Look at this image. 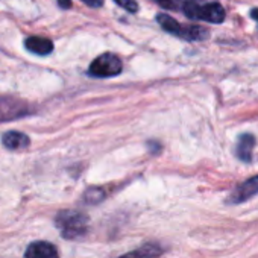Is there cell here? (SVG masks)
Instances as JSON below:
<instances>
[{"label": "cell", "mask_w": 258, "mask_h": 258, "mask_svg": "<svg viewBox=\"0 0 258 258\" xmlns=\"http://www.w3.org/2000/svg\"><path fill=\"white\" fill-rule=\"evenodd\" d=\"M55 223L62 237L70 240L85 235L88 229V217L79 211H62L56 216Z\"/></svg>", "instance_id": "6da1fadb"}, {"label": "cell", "mask_w": 258, "mask_h": 258, "mask_svg": "<svg viewBox=\"0 0 258 258\" xmlns=\"http://www.w3.org/2000/svg\"><path fill=\"white\" fill-rule=\"evenodd\" d=\"M184 13L188 19L205 20L210 23H222L226 17L225 8L220 4L211 2L207 5H199L196 0H187L182 5Z\"/></svg>", "instance_id": "7a4b0ae2"}, {"label": "cell", "mask_w": 258, "mask_h": 258, "mask_svg": "<svg viewBox=\"0 0 258 258\" xmlns=\"http://www.w3.org/2000/svg\"><path fill=\"white\" fill-rule=\"evenodd\" d=\"M157 22L160 23V26L164 31H167L169 34H173L179 38L199 41V40H205L208 37V31L205 28L198 26V25H181L167 14H158Z\"/></svg>", "instance_id": "3957f363"}, {"label": "cell", "mask_w": 258, "mask_h": 258, "mask_svg": "<svg viewBox=\"0 0 258 258\" xmlns=\"http://www.w3.org/2000/svg\"><path fill=\"white\" fill-rule=\"evenodd\" d=\"M121 69L123 66L118 56L112 53H103L91 62L88 73L90 76L94 78H111V76H117L121 72Z\"/></svg>", "instance_id": "277c9868"}, {"label": "cell", "mask_w": 258, "mask_h": 258, "mask_svg": "<svg viewBox=\"0 0 258 258\" xmlns=\"http://www.w3.org/2000/svg\"><path fill=\"white\" fill-rule=\"evenodd\" d=\"M255 193H258V176H252L247 181L241 182L232 193L229 198V202L232 204H240L244 202L247 199H250Z\"/></svg>", "instance_id": "5b68a950"}, {"label": "cell", "mask_w": 258, "mask_h": 258, "mask_svg": "<svg viewBox=\"0 0 258 258\" xmlns=\"http://www.w3.org/2000/svg\"><path fill=\"white\" fill-rule=\"evenodd\" d=\"M26 258H59V255L52 243L35 241L26 249Z\"/></svg>", "instance_id": "8992f818"}, {"label": "cell", "mask_w": 258, "mask_h": 258, "mask_svg": "<svg viewBox=\"0 0 258 258\" xmlns=\"http://www.w3.org/2000/svg\"><path fill=\"white\" fill-rule=\"evenodd\" d=\"M25 46L29 52L37 53V55H49L53 50V43L49 38H43V37H29L25 41Z\"/></svg>", "instance_id": "52a82bcc"}, {"label": "cell", "mask_w": 258, "mask_h": 258, "mask_svg": "<svg viewBox=\"0 0 258 258\" xmlns=\"http://www.w3.org/2000/svg\"><path fill=\"white\" fill-rule=\"evenodd\" d=\"M2 143L7 149H11V151L25 149L29 145V137L25 136L23 133H19V131H10V133L4 134Z\"/></svg>", "instance_id": "ba28073f"}, {"label": "cell", "mask_w": 258, "mask_h": 258, "mask_svg": "<svg viewBox=\"0 0 258 258\" xmlns=\"http://www.w3.org/2000/svg\"><path fill=\"white\" fill-rule=\"evenodd\" d=\"M161 247L155 243H146L142 247H139L137 250L133 252H127L118 258H158L161 253Z\"/></svg>", "instance_id": "9c48e42d"}, {"label": "cell", "mask_w": 258, "mask_h": 258, "mask_svg": "<svg viewBox=\"0 0 258 258\" xmlns=\"http://www.w3.org/2000/svg\"><path fill=\"white\" fill-rule=\"evenodd\" d=\"M253 145H255V139L250 136V134H243L237 143V157L241 160V161H246L249 163L250 158H252V149H253Z\"/></svg>", "instance_id": "30bf717a"}, {"label": "cell", "mask_w": 258, "mask_h": 258, "mask_svg": "<svg viewBox=\"0 0 258 258\" xmlns=\"http://www.w3.org/2000/svg\"><path fill=\"white\" fill-rule=\"evenodd\" d=\"M103 198H105V193H103L102 188H90V190L85 193V201L90 202V204H97V202H100Z\"/></svg>", "instance_id": "8fae6325"}, {"label": "cell", "mask_w": 258, "mask_h": 258, "mask_svg": "<svg viewBox=\"0 0 258 258\" xmlns=\"http://www.w3.org/2000/svg\"><path fill=\"white\" fill-rule=\"evenodd\" d=\"M114 2L118 7L124 8L126 11H129V13H137L139 11V5H137L136 0H114Z\"/></svg>", "instance_id": "7c38bea8"}, {"label": "cell", "mask_w": 258, "mask_h": 258, "mask_svg": "<svg viewBox=\"0 0 258 258\" xmlns=\"http://www.w3.org/2000/svg\"><path fill=\"white\" fill-rule=\"evenodd\" d=\"M155 2L166 10H178L181 5V0H155Z\"/></svg>", "instance_id": "4fadbf2b"}, {"label": "cell", "mask_w": 258, "mask_h": 258, "mask_svg": "<svg viewBox=\"0 0 258 258\" xmlns=\"http://www.w3.org/2000/svg\"><path fill=\"white\" fill-rule=\"evenodd\" d=\"M82 2L90 8H100L103 5V0H82Z\"/></svg>", "instance_id": "5bb4252c"}, {"label": "cell", "mask_w": 258, "mask_h": 258, "mask_svg": "<svg viewBox=\"0 0 258 258\" xmlns=\"http://www.w3.org/2000/svg\"><path fill=\"white\" fill-rule=\"evenodd\" d=\"M58 4L62 10H69L72 7V0H58Z\"/></svg>", "instance_id": "9a60e30c"}, {"label": "cell", "mask_w": 258, "mask_h": 258, "mask_svg": "<svg viewBox=\"0 0 258 258\" xmlns=\"http://www.w3.org/2000/svg\"><path fill=\"white\" fill-rule=\"evenodd\" d=\"M250 16H252V17H253L255 20H258V10H252Z\"/></svg>", "instance_id": "2e32d148"}]
</instances>
